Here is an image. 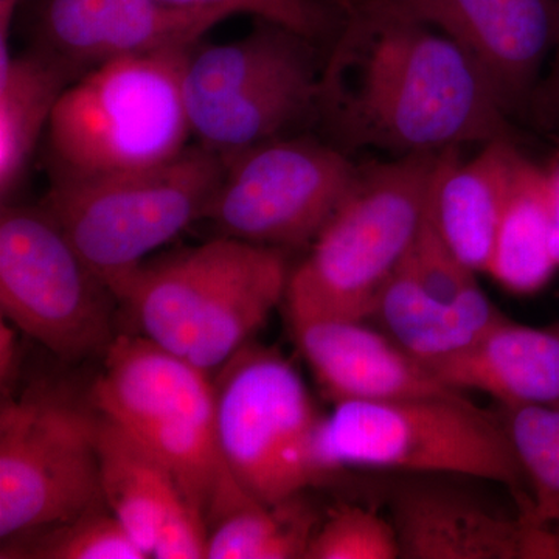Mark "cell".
<instances>
[{"instance_id":"34","label":"cell","mask_w":559,"mask_h":559,"mask_svg":"<svg viewBox=\"0 0 559 559\" xmlns=\"http://www.w3.org/2000/svg\"><path fill=\"white\" fill-rule=\"evenodd\" d=\"M22 0H0V39H10L16 11Z\"/></svg>"},{"instance_id":"2","label":"cell","mask_w":559,"mask_h":559,"mask_svg":"<svg viewBox=\"0 0 559 559\" xmlns=\"http://www.w3.org/2000/svg\"><path fill=\"white\" fill-rule=\"evenodd\" d=\"M191 49L120 58L73 81L47 130L50 178L142 170L182 153L193 138L183 98Z\"/></svg>"},{"instance_id":"7","label":"cell","mask_w":559,"mask_h":559,"mask_svg":"<svg viewBox=\"0 0 559 559\" xmlns=\"http://www.w3.org/2000/svg\"><path fill=\"white\" fill-rule=\"evenodd\" d=\"M240 39L197 44L183 72L191 134L221 159L282 138L319 108L322 72L311 38L274 22Z\"/></svg>"},{"instance_id":"11","label":"cell","mask_w":559,"mask_h":559,"mask_svg":"<svg viewBox=\"0 0 559 559\" xmlns=\"http://www.w3.org/2000/svg\"><path fill=\"white\" fill-rule=\"evenodd\" d=\"M223 162L202 219L219 237L280 250L311 245L360 175L336 146L283 135Z\"/></svg>"},{"instance_id":"3","label":"cell","mask_w":559,"mask_h":559,"mask_svg":"<svg viewBox=\"0 0 559 559\" xmlns=\"http://www.w3.org/2000/svg\"><path fill=\"white\" fill-rule=\"evenodd\" d=\"M439 154L404 156L360 168L358 182L289 271V323L366 320L400 266L426 215Z\"/></svg>"},{"instance_id":"28","label":"cell","mask_w":559,"mask_h":559,"mask_svg":"<svg viewBox=\"0 0 559 559\" xmlns=\"http://www.w3.org/2000/svg\"><path fill=\"white\" fill-rule=\"evenodd\" d=\"M401 266L417 280L426 293L447 304H454L479 286L476 272L452 252L426 215Z\"/></svg>"},{"instance_id":"30","label":"cell","mask_w":559,"mask_h":559,"mask_svg":"<svg viewBox=\"0 0 559 559\" xmlns=\"http://www.w3.org/2000/svg\"><path fill=\"white\" fill-rule=\"evenodd\" d=\"M521 559H559V527L524 524Z\"/></svg>"},{"instance_id":"4","label":"cell","mask_w":559,"mask_h":559,"mask_svg":"<svg viewBox=\"0 0 559 559\" xmlns=\"http://www.w3.org/2000/svg\"><path fill=\"white\" fill-rule=\"evenodd\" d=\"M223 171L218 154L193 143L142 170L50 178L40 207L120 301L145 257L202 219Z\"/></svg>"},{"instance_id":"21","label":"cell","mask_w":559,"mask_h":559,"mask_svg":"<svg viewBox=\"0 0 559 559\" xmlns=\"http://www.w3.org/2000/svg\"><path fill=\"white\" fill-rule=\"evenodd\" d=\"M97 452L103 500L151 558L162 525L180 510L193 506L170 471L100 412H97Z\"/></svg>"},{"instance_id":"16","label":"cell","mask_w":559,"mask_h":559,"mask_svg":"<svg viewBox=\"0 0 559 559\" xmlns=\"http://www.w3.org/2000/svg\"><path fill=\"white\" fill-rule=\"evenodd\" d=\"M253 246L218 237L132 275L121 304L128 305L143 336L186 358L202 312L218 296Z\"/></svg>"},{"instance_id":"29","label":"cell","mask_w":559,"mask_h":559,"mask_svg":"<svg viewBox=\"0 0 559 559\" xmlns=\"http://www.w3.org/2000/svg\"><path fill=\"white\" fill-rule=\"evenodd\" d=\"M182 9H221L252 14L314 39L325 28L326 14L319 0H164Z\"/></svg>"},{"instance_id":"10","label":"cell","mask_w":559,"mask_h":559,"mask_svg":"<svg viewBox=\"0 0 559 559\" xmlns=\"http://www.w3.org/2000/svg\"><path fill=\"white\" fill-rule=\"evenodd\" d=\"M110 300L116 296L46 210L2 202L0 310L7 322L60 358H86L112 342Z\"/></svg>"},{"instance_id":"17","label":"cell","mask_w":559,"mask_h":559,"mask_svg":"<svg viewBox=\"0 0 559 559\" xmlns=\"http://www.w3.org/2000/svg\"><path fill=\"white\" fill-rule=\"evenodd\" d=\"M400 558L521 559L524 524L460 489L411 484L390 499Z\"/></svg>"},{"instance_id":"9","label":"cell","mask_w":559,"mask_h":559,"mask_svg":"<svg viewBox=\"0 0 559 559\" xmlns=\"http://www.w3.org/2000/svg\"><path fill=\"white\" fill-rule=\"evenodd\" d=\"M97 412L50 389L0 411V539L72 520L102 502Z\"/></svg>"},{"instance_id":"31","label":"cell","mask_w":559,"mask_h":559,"mask_svg":"<svg viewBox=\"0 0 559 559\" xmlns=\"http://www.w3.org/2000/svg\"><path fill=\"white\" fill-rule=\"evenodd\" d=\"M17 370H20L17 334L2 318V323H0V384H2L3 396L9 393L11 385L16 381Z\"/></svg>"},{"instance_id":"20","label":"cell","mask_w":559,"mask_h":559,"mask_svg":"<svg viewBox=\"0 0 559 559\" xmlns=\"http://www.w3.org/2000/svg\"><path fill=\"white\" fill-rule=\"evenodd\" d=\"M371 318L409 355L430 366L479 340L503 314L480 286L454 304L436 299L400 263Z\"/></svg>"},{"instance_id":"6","label":"cell","mask_w":559,"mask_h":559,"mask_svg":"<svg viewBox=\"0 0 559 559\" xmlns=\"http://www.w3.org/2000/svg\"><path fill=\"white\" fill-rule=\"evenodd\" d=\"M92 389L95 411L112 419L170 471L207 520L235 481L221 455L215 384L207 371L145 336H119Z\"/></svg>"},{"instance_id":"25","label":"cell","mask_w":559,"mask_h":559,"mask_svg":"<svg viewBox=\"0 0 559 559\" xmlns=\"http://www.w3.org/2000/svg\"><path fill=\"white\" fill-rule=\"evenodd\" d=\"M0 558L146 559L105 500L72 520L2 540Z\"/></svg>"},{"instance_id":"14","label":"cell","mask_w":559,"mask_h":559,"mask_svg":"<svg viewBox=\"0 0 559 559\" xmlns=\"http://www.w3.org/2000/svg\"><path fill=\"white\" fill-rule=\"evenodd\" d=\"M290 331L312 377L333 404L465 396L364 320H305L290 323Z\"/></svg>"},{"instance_id":"22","label":"cell","mask_w":559,"mask_h":559,"mask_svg":"<svg viewBox=\"0 0 559 559\" xmlns=\"http://www.w3.org/2000/svg\"><path fill=\"white\" fill-rule=\"evenodd\" d=\"M289 271L283 250L253 246L202 312L186 358L205 371L223 367L285 300Z\"/></svg>"},{"instance_id":"23","label":"cell","mask_w":559,"mask_h":559,"mask_svg":"<svg viewBox=\"0 0 559 559\" xmlns=\"http://www.w3.org/2000/svg\"><path fill=\"white\" fill-rule=\"evenodd\" d=\"M557 270L546 173L524 157L500 218L487 274L509 293L530 296L543 289Z\"/></svg>"},{"instance_id":"32","label":"cell","mask_w":559,"mask_h":559,"mask_svg":"<svg viewBox=\"0 0 559 559\" xmlns=\"http://www.w3.org/2000/svg\"><path fill=\"white\" fill-rule=\"evenodd\" d=\"M551 223V250L559 266V150L544 167Z\"/></svg>"},{"instance_id":"24","label":"cell","mask_w":559,"mask_h":559,"mask_svg":"<svg viewBox=\"0 0 559 559\" xmlns=\"http://www.w3.org/2000/svg\"><path fill=\"white\" fill-rule=\"evenodd\" d=\"M212 522L207 559H297L320 518L301 495L275 503L248 496Z\"/></svg>"},{"instance_id":"12","label":"cell","mask_w":559,"mask_h":559,"mask_svg":"<svg viewBox=\"0 0 559 559\" xmlns=\"http://www.w3.org/2000/svg\"><path fill=\"white\" fill-rule=\"evenodd\" d=\"M231 16L164 0H38L32 47L84 75L120 58L191 49Z\"/></svg>"},{"instance_id":"15","label":"cell","mask_w":559,"mask_h":559,"mask_svg":"<svg viewBox=\"0 0 559 559\" xmlns=\"http://www.w3.org/2000/svg\"><path fill=\"white\" fill-rule=\"evenodd\" d=\"M524 156L510 139L481 145L468 160L457 150L437 156L426 218L471 271L487 274L500 218Z\"/></svg>"},{"instance_id":"19","label":"cell","mask_w":559,"mask_h":559,"mask_svg":"<svg viewBox=\"0 0 559 559\" xmlns=\"http://www.w3.org/2000/svg\"><path fill=\"white\" fill-rule=\"evenodd\" d=\"M80 73L38 49L13 55L0 39V197L11 201L49 130L51 116Z\"/></svg>"},{"instance_id":"33","label":"cell","mask_w":559,"mask_h":559,"mask_svg":"<svg viewBox=\"0 0 559 559\" xmlns=\"http://www.w3.org/2000/svg\"><path fill=\"white\" fill-rule=\"evenodd\" d=\"M549 98L551 109H554L559 117V0L557 40H555L554 66H551V73L549 79Z\"/></svg>"},{"instance_id":"27","label":"cell","mask_w":559,"mask_h":559,"mask_svg":"<svg viewBox=\"0 0 559 559\" xmlns=\"http://www.w3.org/2000/svg\"><path fill=\"white\" fill-rule=\"evenodd\" d=\"M396 558L400 544L392 521L378 511L342 503L320 520L305 559Z\"/></svg>"},{"instance_id":"8","label":"cell","mask_w":559,"mask_h":559,"mask_svg":"<svg viewBox=\"0 0 559 559\" xmlns=\"http://www.w3.org/2000/svg\"><path fill=\"white\" fill-rule=\"evenodd\" d=\"M215 395L221 455L250 496L275 503L325 479L314 459L322 417L282 355L246 345L224 364Z\"/></svg>"},{"instance_id":"5","label":"cell","mask_w":559,"mask_h":559,"mask_svg":"<svg viewBox=\"0 0 559 559\" xmlns=\"http://www.w3.org/2000/svg\"><path fill=\"white\" fill-rule=\"evenodd\" d=\"M316 465L454 474L506 485L527 507L524 471L506 425L463 399L345 401L319 423Z\"/></svg>"},{"instance_id":"1","label":"cell","mask_w":559,"mask_h":559,"mask_svg":"<svg viewBox=\"0 0 559 559\" xmlns=\"http://www.w3.org/2000/svg\"><path fill=\"white\" fill-rule=\"evenodd\" d=\"M349 16L319 100L344 142L404 157L510 139L507 103L454 39L419 22Z\"/></svg>"},{"instance_id":"35","label":"cell","mask_w":559,"mask_h":559,"mask_svg":"<svg viewBox=\"0 0 559 559\" xmlns=\"http://www.w3.org/2000/svg\"><path fill=\"white\" fill-rule=\"evenodd\" d=\"M341 5L347 7L348 11H353L359 9V7L366 5V3L371 2V0H337Z\"/></svg>"},{"instance_id":"26","label":"cell","mask_w":559,"mask_h":559,"mask_svg":"<svg viewBox=\"0 0 559 559\" xmlns=\"http://www.w3.org/2000/svg\"><path fill=\"white\" fill-rule=\"evenodd\" d=\"M506 425L530 489L521 521L559 527V407L506 409Z\"/></svg>"},{"instance_id":"13","label":"cell","mask_w":559,"mask_h":559,"mask_svg":"<svg viewBox=\"0 0 559 559\" xmlns=\"http://www.w3.org/2000/svg\"><path fill=\"white\" fill-rule=\"evenodd\" d=\"M353 13L419 22L450 36L507 106L528 94L557 40L558 0H371Z\"/></svg>"},{"instance_id":"18","label":"cell","mask_w":559,"mask_h":559,"mask_svg":"<svg viewBox=\"0 0 559 559\" xmlns=\"http://www.w3.org/2000/svg\"><path fill=\"white\" fill-rule=\"evenodd\" d=\"M457 392L487 393L514 407H559V331L533 329L503 316L468 347L428 366Z\"/></svg>"}]
</instances>
